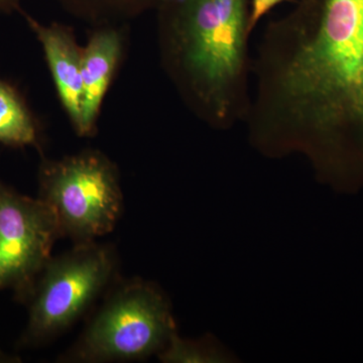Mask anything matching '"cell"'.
I'll return each mask as SVG.
<instances>
[{
	"label": "cell",
	"instance_id": "1",
	"mask_svg": "<svg viewBox=\"0 0 363 363\" xmlns=\"http://www.w3.org/2000/svg\"><path fill=\"white\" fill-rule=\"evenodd\" d=\"M248 140L300 155L338 191L363 187V0H295L252 55Z\"/></svg>",
	"mask_w": 363,
	"mask_h": 363
},
{
	"label": "cell",
	"instance_id": "2",
	"mask_svg": "<svg viewBox=\"0 0 363 363\" xmlns=\"http://www.w3.org/2000/svg\"><path fill=\"white\" fill-rule=\"evenodd\" d=\"M164 50L193 111L211 128L245 123L252 98L250 0H164Z\"/></svg>",
	"mask_w": 363,
	"mask_h": 363
},
{
	"label": "cell",
	"instance_id": "3",
	"mask_svg": "<svg viewBox=\"0 0 363 363\" xmlns=\"http://www.w3.org/2000/svg\"><path fill=\"white\" fill-rule=\"evenodd\" d=\"M177 333L161 288L135 279L117 288L64 358L77 362H124L159 354Z\"/></svg>",
	"mask_w": 363,
	"mask_h": 363
},
{
	"label": "cell",
	"instance_id": "4",
	"mask_svg": "<svg viewBox=\"0 0 363 363\" xmlns=\"http://www.w3.org/2000/svg\"><path fill=\"white\" fill-rule=\"evenodd\" d=\"M116 267L113 248L96 241L52 257L26 301L28 320L20 345H40L69 328L108 285Z\"/></svg>",
	"mask_w": 363,
	"mask_h": 363
},
{
	"label": "cell",
	"instance_id": "5",
	"mask_svg": "<svg viewBox=\"0 0 363 363\" xmlns=\"http://www.w3.org/2000/svg\"><path fill=\"white\" fill-rule=\"evenodd\" d=\"M39 198L56 215L62 238L75 245L94 242L111 233L123 210L116 169L96 152L45 162Z\"/></svg>",
	"mask_w": 363,
	"mask_h": 363
},
{
	"label": "cell",
	"instance_id": "6",
	"mask_svg": "<svg viewBox=\"0 0 363 363\" xmlns=\"http://www.w3.org/2000/svg\"><path fill=\"white\" fill-rule=\"evenodd\" d=\"M61 238L51 208L0 182V292L13 291L26 303Z\"/></svg>",
	"mask_w": 363,
	"mask_h": 363
},
{
	"label": "cell",
	"instance_id": "7",
	"mask_svg": "<svg viewBox=\"0 0 363 363\" xmlns=\"http://www.w3.org/2000/svg\"><path fill=\"white\" fill-rule=\"evenodd\" d=\"M26 18L43 45L60 99L70 116L74 128L79 131L83 93L81 76L82 51L65 26H45L30 16H26Z\"/></svg>",
	"mask_w": 363,
	"mask_h": 363
},
{
	"label": "cell",
	"instance_id": "8",
	"mask_svg": "<svg viewBox=\"0 0 363 363\" xmlns=\"http://www.w3.org/2000/svg\"><path fill=\"white\" fill-rule=\"evenodd\" d=\"M121 52V40L112 30H99L82 50V107L78 133L90 135L94 130L105 93L111 84Z\"/></svg>",
	"mask_w": 363,
	"mask_h": 363
},
{
	"label": "cell",
	"instance_id": "9",
	"mask_svg": "<svg viewBox=\"0 0 363 363\" xmlns=\"http://www.w3.org/2000/svg\"><path fill=\"white\" fill-rule=\"evenodd\" d=\"M38 140L37 126L20 94L0 79V143L26 147Z\"/></svg>",
	"mask_w": 363,
	"mask_h": 363
},
{
	"label": "cell",
	"instance_id": "10",
	"mask_svg": "<svg viewBox=\"0 0 363 363\" xmlns=\"http://www.w3.org/2000/svg\"><path fill=\"white\" fill-rule=\"evenodd\" d=\"M162 362L169 363H225L234 362L233 353L226 350L213 336L191 340L184 339L175 333L166 347L157 354Z\"/></svg>",
	"mask_w": 363,
	"mask_h": 363
},
{
	"label": "cell",
	"instance_id": "11",
	"mask_svg": "<svg viewBox=\"0 0 363 363\" xmlns=\"http://www.w3.org/2000/svg\"><path fill=\"white\" fill-rule=\"evenodd\" d=\"M81 6L111 7L121 9H142L150 6H160L164 0H72Z\"/></svg>",
	"mask_w": 363,
	"mask_h": 363
},
{
	"label": "cell",
	"instance_id": "12",
	"mask_svg": "<svg viewBox=\"0 0 363 363\" xmlns=\"http://www.w3.org/2000/svg\"><path fill=\"white\" fill-rule=\"evenodd\" d=\"M289 0H250V30L257 28L262 18H266L272 9Z\"/></svg>",
	"mask_w": 363,
	"mask_h": 363
},
{
	"label": "cell",
	"instance_id": "13",
	"mask_svg": "<svg viewBox=\"0 0 363 363\" xmlns=\"http://www.w3.org/2000/svg\"><path fill=\"white\" fill-rule=\"evenodd\" d=\"M21 0H0V11L9 13V11H14V9H20L18 4Z\"/></svg>",
	"mask_w": 363,
	"mask_h": 363
}]
</instances>
